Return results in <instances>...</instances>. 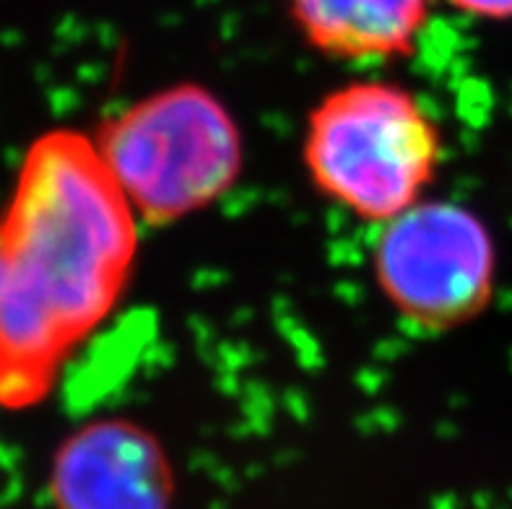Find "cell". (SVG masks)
Wrapping results in <instances>:
<instances>
[{
  "label": "cell",
  "instance_id": "obj_1",
  "mask_svg": "<svg viewBox=\"0 0 512 509\" xmlns=\"http://www.w3.org/2000/svg\"><path fill=\"white\" fill-rule=\"evenodd\" d=\"M138 224L91 136L52 128L24 151L0 208V408L42 403L117 310Z\"/></svg>",
  "mask_w": 512,
  "mask_h": 509
},
{
  "label": "cell",
  "instance_id": "obj_2",
  "mask_svg": "<svg viewBox=\"0 0 512 509\" xmlns=\"http://www.w3.org/2000/svg\"><path fill=\"white\" fill-rule=\"evenodd\" d=\"M445 143L414 91L383 78L336 86L307 115L302 162L323 198L370 224L424 200Z\"/></svg>",
  "mask_w": 512,
  "mask_h": 509
},
{
  "label": "cell",
  "instance_id": "obj_3",
  "mask_svg": "<svg viewBox=\"0 0 512 509\" xmlns=\"http://www.w3.org/2000/svg\"><path fill=\"white\" fill-rule=\"evenodd\" d=\"M91 138L138 221L149 226L206 211L245 169L240 123L201 84L151 91L110 112Z\"/></svg>",
  "mask_w": 512,
  "mask_h": 509
},
{
  "label": "cell",
  "instance_id": "obj_4",
  "mask_svg": "<svg viewBox=\"0 0 512 509\" xmlns=\"http://www.w3.org/2000/svg\"><path fill=\"white\" fill-rule=\"evenodd\" d=\"M372 276L401 320L424 333H448L474 323L492 304L497 247L471 208L419 200L380 224Z\"/></svg>",
  "mask_w": 512,
  "mask_h": 509
},
{
  "label": "cell",
  "instance_id": "obj_5",
  "mask_svg": "<svg viewBox=\"0 0 512 509\" xmlns=\"http://www.w3.org/2000/svg\"><path fill=\"white\" fill-rule=\"evenodd\" d=\"M177 476L162 439L133 419L86 421L50 465L55 509H172Z\"/></svg>",
  "mask_w": 512,
  "mask_h": 509
},
{
  "label": "cell",
  "instance_id": "obj_6",
  "mask_svg": "<svg viewBox=\"0 0 512 509\" xmlns=\"http://www.w3.org/2000/svg\"><path fill=\"white\" fill-rule=\"evenodd\" d=\"M437 0H286L294 32L310 50L341 63L409 58Z\"/></svg>",
  "mask_w": 512,
  "mask_h": 509
},
{
  "label": "cell",
  "instance_id": "obj_7",
  "mask_svg": "<svg viewBox=\"0 0 512 509\" xmlns=\"http://www.w3.org/2000/svg\"><path fill=\"white\" fill-rule=\"evenodd\" d=\"M468 19L489 21V24H510L512 0H437Z\"/></svg>",
  "mask_w": 512,
  "mask_h": 509
}]
</instances>
